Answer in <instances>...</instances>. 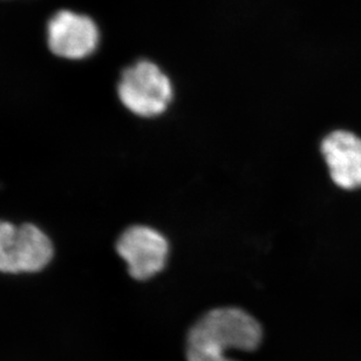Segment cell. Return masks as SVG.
Segmentation results:
<instances>
[{
	"label": "cell",
	"mask_w": 361,
	"mask_h": 361,
	"mask_svg": "<svg viewBox=\"0 0 361 361\" xmlns=\"http://www.w3.org/2000/svg\"><path fill=\"white\" fill-rule=\"evenodd\" d=\"M263 330L243 310H212L195 324L187 341L188 361H235L231 351H254L261 344Z\"/></svg>",
	"instance_id": "cell-1"
},
{
	"label": "cell",
	"mask_w": 361,
	"mask_h": 361,
	"mask_svg": "<svg viewBox=\"0 0 361 361\" xmlns=\"http://www.w3.org/2000/svg\"><path fill=\"white\" fill-rule=\"evenodd\" d=\"M171 78L153 60L140 59L126 67L118 84V99L140 116H157L173 99Z\"/></svg>",
	"instance_id": "cell-2"
},
{
	"label": "cell",
	"mask_w": 361,
	"mask_h": 361,
	"mask_svg": "<svg viewBox=\"0 0 361 361\" xmlns=\"http://www.w3.org/2000/svg\"><path fill=\"white\" fill-rule=\"evenodd\" d=\"M47 44L53 54L81 60L92 56L100 44V28L87 14L61 10L49 19Z\"/></svg>",
	"instance_id": "cell-3"
},
{
	"label": "cell",
	"mask_w": 361,
	"mask_h": 361,
	"mask_svg": "<svg viewBox=\"0 0 361 361\" xmlns=\"http://www.w3.org/2000/svg\"><path fill=\"white\" fill-rule=\"evenodd\" d=\"M116 250L127 263L129 274L137 281H146L164 268L169 245L157 230L135 226L122 233L116 243Z\"/></svg>",
	"instance_id": "cell-4"
},
{
	"label": "cell",
	"mask_w": 361,
	"mask_h": 361,
	"mask_svg": "<svg viewBox=\"0 0 361 361\" xmlns=\"http://www.w3.org/2000/svg\"><path fill=\"white\" fill-rule=\"evenodd\" d=\"M322 152L334 183L348 190L361 188V139L353 133L337 130L327 135Z\"/></svg>",
	"instance_id": "cell-5"
},
{
	"label": "cell",
	"mask_w": 361,
	"mask_h": 361,
	"mask_svg": "<svg viewBox=\"0 0 361 361\" xmlns=\"http://www.w3.org/2000/svg\"><path fill=\"white\" fill-rule=\"evenodd\" d=\"M53 257L52 242L33 224L18 226V269L19 272H38Z\"/></svg>",
	"instance_id": "cell-6"
},
{
	"label": "cell",
	"mask_w": 361,
	"mask_h": 361,
	"mask_svg": "<svg viewBox=\"0 0 361 361\" xmlns=\"http://www.w3.org/2000/svg\"><path fill=\"white\" fill-rule=\"evenodd\" d=\"M0 272L18 274V226L0 221Z\"/></svg>",
	"instance_id": "cell-7"
}]
</instances>
